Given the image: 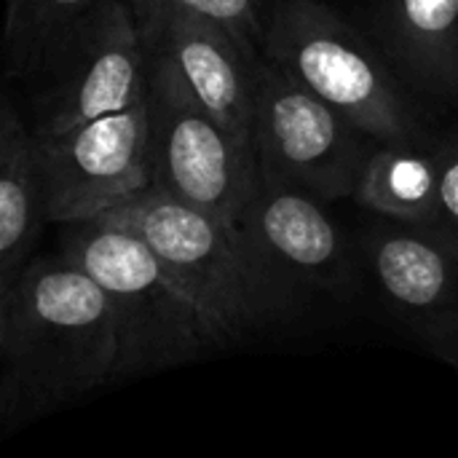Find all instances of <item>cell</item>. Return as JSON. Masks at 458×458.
I'll return each mask as SVG.
<instances>
[{"mask_svg":"<svg viewBox=\"0 0 458 458\" xmlns=\"http://www.w3.org/2000/svg\"><path fill=\"white\" fill-rule=\"evenodd\" d=\"M107 293L67 258H35L0 293V424L19 432L115 384Z\"/></svg>","mask_w":458,"mask_h":458,"instance_id":"cell-1","label":"cell"},{"mask_svg":"<svg viewBox=\"0 0 458 458\" xmlns=\"http://www.w3.org/2000/svg\"><path fill=\"white\" fill-rule=\"evenodd\" d=\"M137 233L172 268L228 349L295 322L309 293L282 276L236 225L148 188L99 217Z\"/></svg>","mask_w":458,"mask_h":458,"instance_id":"cell-2","label":"cell"},{"mask_svg":"<svg viewBox=\"0 0 458 458\" xmlns=\"http://www.w3.org/2000/svg\"><path fill=\"white\" fill-rule=\"evenodd\" d=\"M59 228V255L94 276L113 303L115 384L228 352L191 293L137 233L107 220Z\"/></svg>","mask_w":458,"mask_h":458,"instance_id":"cell-3","label":"cell"},{"mask_svg":"<svg viewBox=\"0 0 458 458\" xmlns=\"http://www.w3.org/2000/svg\"><path fill=\"white\" fill-rule=\"evenodd\" d=\"M263 56L378 142L435 134L416 94L368 32L322 0H271Z\"/></svg>","mask_w":458,"mask_h":458,"instance_id":"cell-4","label":"cell"},{"mask_svg":"<svg viewBox=\"0 0 458 458\" xmlns=\"http://www.w3.org/2000/svg\"><path fill=\"white\" fill-rule=\"evenodd\" d=\"M145 113L153 188L236 225L260 182L255 145L220 126L182 81L150 56Z\"/></svg>","mask_w":458,"mask_h":458,"instance_id":"cell-5","label":"cell"},{"mask_svg":"<svg viewBox=\"0 0 458 458\" xmlns=\"http://www.w3.org/2000/svg\"><path fill=\"white\" fill-rule=\"evenodd\" d=\"M252 140L263 182L303 191L325 204L354 199L360 174L378 148V140L266 56L258 64Z\"/></svg>","mask_w":458,"mask_h":458,"instance_id":"cell-6","label":"cell"},{"mask_svg":"<svg viewBox=\"0 0 458 458\" xmlns=\"http://www.w3.org/2000/svg\"><path fill=\"white\" fill-rule=\"evenodd\" d=\"M32 131L70 126L142 105L148 51L126 0H99L54 46L38 70Z\"/></svg>","mask_w":458,"mask_h":458,"instance_id":"cell-7","label":"cell"},{"mask_svg":"<svg viewBox=\"0 0 458 458\" xmlns=\"http://www.w3.org/2000/svg\"><path fill=\"white\" fill-rule=\"evenodd\" d=\"M35 153L46 215L56 225L99 220L153 188L145 99L56 134H35Z\"/></svg>","mask_w":458,"mask_h":458,"instance_id":"cell-8","label":"cell"},{"mask_svg":"<svg viewBox=\"0 0 458 458\" xmlns=\"http://www.w3.org/2000/svg\"><path fill=\"white\" fill-rule=\"evenodd\" d=\"M362 268L389 317L432 357L458 368V250L435 233L376 217Z\"/></svg>","mask_w":458,"mask_h":458,"instance_id":"cell-9","label":"cell"},{"mask_svg":"<svg viewBox=\"0 0 458 458\" xmlns=\"http://www.w3.org/2000/svg\"><path fill=\"white\" fill-rule=\"evenodd\" d=\"M236 228L303 293L352 298L362 268L360 244L327 212V204L284 185L258 182Z\"/></svg>","mask_w":458,"mask_h":458,"instance_id":"cell-10","label":"cell"},{"mask_svg":"<svg viewBox=\"0 0 458 458\" xmlns=\"http://www.w3.org/2000/svg\"><path fill=\"white\" fill-rule=\"evenodd\" d=\"M140 32L150 59L164 62L220 126L255 145L258 64L263 54L250 51L225 27L191 13L158 16L142 24Z\"/></svg>","mask_w":458,"mask_h":458,"instance_id":"cell-11","label":"cell"},{"mask_svg":"<svg viewBox=\"0 0 458 458\" xmlns=\"http://www.w3.org/2000/svg\"><path fill=\"white\" fill-rule=\"evenodd\" d=\"M365 32L413 94L458 107V0H370Z\"/></svg>","mask_w":458,"mask_h":458,"instance_id":"cell-12","label":"cell"},{"mask_svg":"<svg viewBox=\"0 0 458 458\" xmlns=\"http://www.w3.org/2000/svg\"><path fill=\"white\" fill-rule=\"evenodd\" d=\"M46 223L35 134L5 99L0 107V293L35 260V244Z\"/></svg>","mask_w":458,"mask_h":458,"instance_id":"cell-13","label":"cell"},{"mask_svg":"<svg viewBox=\"0 0 458 458\" xmlns=\"http://www.w3.org/2000/svg\"><path fill=\"white\" fill-rule=\"evenodd\" d=\"M437 140L440 134L429 140L378 142L360 174L354 201L376 217L429 228L440 180Z\"/></svg>","mask_w":458,"mask_h":458,"instance_id":"cell-14","label":"cell"},{"mask_svg":"<svg viewBox=\"0 0 458 458\" xmlns=\"http://www.w3.org/2000/svg\"><path fill=\"white\" fill-rule=\"evenodd\" d=\"M99 0H8L5 54L13 75H38L64 32Z\"/></svg>","mask_w":458,"mask_h":458,"instance_id":"cell-15","label":"cell"},{"mask_svg":"<svg viewBox=\"0 0 458 458\" xmlns=\"http://www.w3.org/2000/svg\"><path fill=\"white\" fill-rule=\"evenodd\" d=\"M137 24H148L166 13H191L225 27L250 51L263 54V35L271 0H126Z\"/></svg>","mask_w":458,"mask_h":458,"instance_id":"cell-16","label":"cell"},{"mask_svg":"<svg viewBox=\"0 0 458 458\" xmlns=\"http://www.w3.org/2000/svg\"><path fill=\"white\" fill-rule=\"evenodd\" d=\"M440 150V180H437V204L429 223V233L458 250V123L437 140Z\"/></svg>","mask_w":458,"mask_h":458,"instance_id":"cell-17","label":"cell"}]
</instances>
